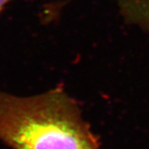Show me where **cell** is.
Here are the masks:
<instances>
[{"instance_id": "obj_2", "label": "cell", "mask_w": 149, "mask_h": 149, "mask_svg": "<svg viewBox=\"0 0 149 149\" xmlns=\"http://www.w3.org/2000/svg\"><path fill=\"white\" fill-rule=\"evenodd\" d=\"M124 23L149 33V0H113Z\"/></svg>"}, {"instance_id": "obj_3", "label": "cell", "mask_w": 149, "mask_h": 149, "mask_svg": "<svg viewBox=\"0 0 149 149\" xmlns=\"http://www.w3.org/2000/svg\"><path fill=\"white\" fill-rule=\"evenodd\" d=\"M11 1L13 0H0V12L4 9Z\"/></svg>"}, {"instance_id": "obj_1", "label": "cell", "mask_w": 149, "mask_h": 149, "mask_svg": "<svg viewBox=\"0 0 149 149\" xmlns=\"http://www.w3.org/2000/svg\"><path fill=\"white\" fill-rule=\"evenodd\" d=\"M0 141L11 149H100L62 86L32 96L0 91Z\"/></svg>"}]
</instances>
